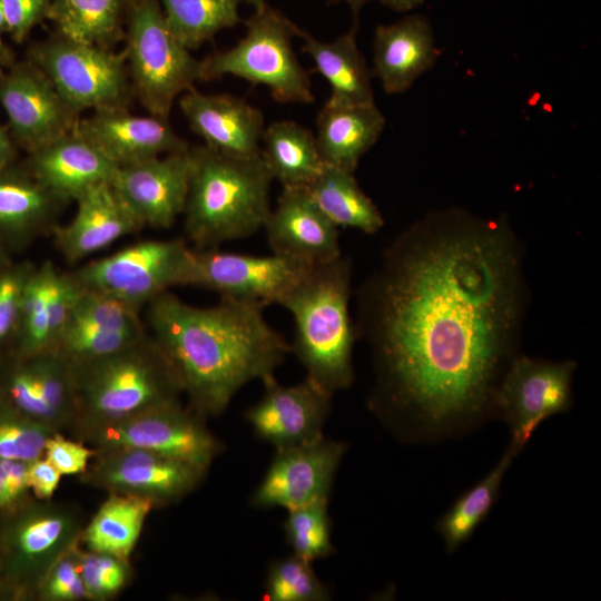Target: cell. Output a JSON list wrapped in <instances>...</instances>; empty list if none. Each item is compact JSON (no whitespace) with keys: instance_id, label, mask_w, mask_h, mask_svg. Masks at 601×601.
<instances>
[{"instance_id":"obj_1","label":"cell","mask_w":601,"mask_h":601,"mask_svg":"<svg viewBox=\"0 0 601 601\" xmlns=\"http://www.w3.org/2000/svg\"><path fill=\"white\" fill-rule=\"evenodd\" d=\"M357 300L375 372L370 408L391 428L441 435L494 414L528 303L523 247L505 217L427 214L387 246Z\"/></svg>"},{"instance_id":"obj_2","label":"cell","mask_w":601,"mask_h":601,"mask_svg":"<svg viewBox=\"0 0 601 601\" xmlns=\"http://www.w3.org/2000/svg\"><path fill=\"white\" fill-rule=\"evenodd\" d=\"M264 308L227 297L198 307L168 292L149 303V334L175 370L189 407L204 418L221 414L249 382L275 376L292 353Z\"/></svg>"},{"instance_id":"obj_3","label":"cell","mask_w":601,"mask_h":601,"mask_svg":"<svg viewBox=\"0 0 601 601\" xmlns=\"http://www.w3.org/2000/svg\"><path fill=\"white\" fill-rule=\"evenodd\" d=\"M191 170L184 228L196 249L249 237L264 228L274 180L262 155L238 157L204 145L189 148Z\"/></svg>"},{"instance_id":"obj_4","label":"cell","mask_w":601,"mask_h":601,"mask_svg":"<svg viewBox=\"0 0 601 601\" xmlns=\"http://www.w3.org/2000/svg\"><path fill=\"white\" fill-rule=\"evenodd\" d=\"M71 370L72 437L180 402L183 388L176 372L148 332L116 353L71 365Z\"/></svg>"},{"instance_id":"obj_5","label":"cell","mask_w":601,"mask_h":601,"mask_svg":"<svg viewBox=\"0 0 601 601\" xmlns=\"http://www.w3.org/2000/svg\"><path fill=\"white\" fill-rule=\"evenodd\" d=\"M352 273L351 258L344 255L315 265L282 304L295 323L292 353L306 376L331 394L348 388L354 380L358 337L349 314Z\"/></svg>"},{"instance_id":"obj_6","label":"cell","mask_w":601,"mask_h":601,"mask_svg":"<svg viewBox=\"0 0 601 601\" xmlns=\"http://www.w3.org/2000/svg\"><path fill=\"white\" fill-rule=\"evenodd\" d=\"M134 96L149 115L168 119L177 96L203 80V63L170 31L158 0H130L125 26Z\"/></svg>"},{"instance_id":"obj_7","label":"cell","mask_w":601,"mask_h":601,"mask_svg":"<svg viewBox=\"0 0 601 601\" xmlns=\"http://www.w3.org/2000/svg\"><path fill=\"white\" fill-rule=\"evenodd\" d=\"M245 27L246 33L236 46L201 60L203 80L231 75L266 86L278 102L312 104L311 76L292 43L296 24L266 3L255 10Z\"/></svg>"},{"instance_id":"obj_8","label":"cell","mask_w":601,"mask_h":601,"mask_svg":"<svg viewBox=\"0 0 601 601\" xmlns=\"http://www.w3.org/2000/svg\"><path fill=\"white\" fill-rule=\"evenodd\" d=\"M85 524L77 508L32 497L0 515V564L10 600H33L50 568L79 544Z\"/></svg>"},{"instance_id":"obj_9","label":"cell","mask_w":601,"mask_h":601,"mask_svg":"<svg viewBox=\"0 0 601 601\" xmlns=\"http://www.w3.org/2000/svg\"><path fill=\"white\" fill-rule=\"evenodd\" d=\"M26 59L47 75L78 115L86 109H129L135 97L124 51L115 52L56 31L30 45Z\"/></svg>"},{"instance_id":"obj_10","label":"cell","mask_w":601,"mask_h":601,"mask_svg":"<svg viewBox=\"0 0 601 601\" xmlns=\"http://www.w3.org/2000/svg\"><path fill=\"white\" fill-rule=\"evenodd\" d=\"M190 248L183 239L142 240L71 272L77 283L136 308L183 285Z\"/></svg>"},{"instance_id":"obj_11","label":"cell","mask_w":601,"mask_h":601,"mask_svg":"<svg viewBox=\"0 0 601 601\" xmlns=\"http://www.w3.org/2000/svg\"><path fill=\"white\" fill-rule=\"evenodd\" d=\"M206 418L190 407L169 404L80 434L95 449L137 447L209 470L225 444L213 434Z\"/></svg>"},{"instance_id":"obj_12","label":"cell","mask_w":601,"mask_h":601,"mask_svg":"<svg viewBox=\"0 0 601 601\" xmlns=\"http://www.w3.org/2000/svg\"><path fill=\"white\" fill-rule=\"evenodd\" d=\"M315 265L272 253L257 256L216 248L190 249L184 286L191 285L220 297L282 306L287 296Z\"/></svg>"},{"instance_id":"obj_13","label":"cell","mask_w":601,"mask_h":601,"mask_svg":"<svg viewBox=\"0 0 601 601\" xmlns=\"http://www.w3.org/2000/svg\"><path fill=\"white\" fill-rule=\"evenodd\" d=\"M575 368L571 359L513 358L494 400V414L508 424L511 444L522 451L543 421L571 408Z\"/></svg>"},{"instance_id":"obj_14","label":"cell","mask_w":601,"mask_h":601,"mask_svg":"<svg viewBox=\"0 0 601 601\" xmlns=\"http://www.w3.org/2000/svg\"><path fill=\"white\" fill-rule=\"evenodd\" d=\"M95 449V447H93ZM79 480L108 493L148 499L157 508L174 504L194 492L208 470L137 447L95 449Z\"/></svg>"},{"instance_id":"obj_15","label":"cell","mask_w":601,"mask_h":601,"mask_svg":"<svg viewBox=\"0 0 601 601\" xmlns=\"http://www.w3.org/2000/svg\"><path fill=\"white\" fill-rule=\"evenodd\" d=\"M0 105L11 138L27 152L71 131L79 119L47 75L28 59L0 73Z\"/></svg>"},{"instance_id":"obj_16","label":"cell","mask_w":601,"mask_h":601,"mask_svg":"<svg viewBox=\"0 0 601 601\" xmlns=\"http://www.w3.org/2000/svg\"><path fill=\"white\" fill-rule=\"evenodd\" d=\"M0 398L55 432L69 431L76 413L71 365L56 349L11 354L0 372Z\"/></svg>"},{"instance_id":"obj_17","label":"cell","mask_w":601,"mask_h":601,"mask_svg":"<svg viewBox=\"0 0 601 601\" xmlns=\"http://www.w3.org/2000/svg\"><path fill=\"white\" fill-rule=\"evenodd\" d=\"M346 444L325 436L313 443L276 450L250 503L258 509L292 510L328 501Z\"/></svg>"},{"instance_id":"obj_18","label":"cell","mask_w":601,"mask_h":601,"mask_svg":"<svg viewBox=\"0 0 601 601\" xmlns=\"http://www.w3.org/2000/svg\"><path fill=\"white\" fill-rule=\"evenodd\" d=\"M263 384V396L245 412L258 439L283 450L324 437L333 394L307 376L288 386L280 385L275 376Z\"/></svg>"},{"instance_id":"obj_19","label":"cell","mask_w":601,"mask_h":601,"mask_svg":"<svg viewBox=\"0 0 601 601\" xmlns=\"http://www.w3.org/2000/svg\"><path fill=\"white\" fill-rule=\"evenodd\" d=\"M190 170L188 149L120 166L110 184L144 227L169 228L184 213Z\"/></svg>"},{"instance_id":"obj_20","label":"cell","mask_w":601,"mask_h":601,"mask_svg":"<svg viewBox=\"0 0 601 601\" xmlns=\"http://www.w3.org/2000/svg\"><path fill=\"white\" fill-rule=\"evenodd\" d=\"M73 130L118 167L189 149L168 119L135 116L129 109H99Z\"/></svg>"},{"instance_id":"obj_21","label":"cell","mask_w":601,"mask_h":601,"mask_svg":"<svg viewBox=\"0 0 601 601\" xmlns=\"http://www.w3.org/2000/svg\"><path fill=\"white\" fill-rule=\"evenodd\" d=\"M263 229L272 253L282 257L318 265L342 255L338 227L303 187H283Z\"/></svg>"},{"instance_id":"obj_22","label":"cell","mask_w":601,"mask_h":601,"mask_svg":"<svg viewBox=\"0 0 601 601\" xmlns=\"http://www.w3.org/2000/svg\"><path fill=\"white\" fill-rule=\"evenodd\" d=\"M178 104L206 146L238 157L260 155L265 120L258 108L231 95H207L196 88L184 92Z\"/></svg>"},{"instance_id":"obj_23","label":"cell","mask_w":601,"mask_h":601,"mask_svg":"<svg viewBox=\"0 0 601 601\" xmlns=\"http://www.w3.org/2000/svg\"><path fill=\"white\" fill-rule=\"evenodd\" d=\"M73 218L52 234L63 258L78 263L144 226L110 181L95 185L77 200Z\"/></svg>"},{"instance_id":"obj_24","label":"cell","mask_w":601,"mask_h":601,"mask_svg":"<svg viewBox=\"0 0 601 601\" xmlns=\"http://www.w3.org/2000/svg\"><path fill=\"white\" fill-rule=\"evenodd\" d=\"M440 56L432 26L421 14H410L376 27L373 38V76L388 95L403 93Z\"/></svg>"},{"instance_id":"obj_25","label":"cell","mask_w":601,"mask_h":601,"mask_svg":"<svg viewBox=\"0 0 601 601\" xmlns=\"http://www.w3.org/2000/svg\"><path fill=\"white\" fill-rule=\"evenodd\" d=\"M21 166L41 185L70 201L95 185L110 181L118 168L73 129L28 152Z\"/></svg>"},{"instance_id":"obj_26","label":"cell","mask_w":601,"mask_h":601,"mask_svg":"<svg viewBox=\"0 0 601 601\" xmlns=\"http://www.w3.org/2000/svg\"><path fill=\"white\" fill-rule=\"evenodd\" d=\"M69 201L37 181L21 165L0 169V239L22 246L52 233Z\"/></svg>"},{"instance_id":"obj_27","label":"cell","mask_w":601,"mask_h":601,"mask_svg":"<svg viewBox=\"0 0 601 601\" xmlns=\"http://www.w3.org/2000/svg\"><path fill=\"white\" fill-rule=\"evenodd\" d=\"M375 102L344 105L326 101L316 119V147L324 165L354 173L385 127Z\"/></svg>"},{"instance_id":"obj_28","label":"cell","mask_w":601,"mask_h":601,"mask_svg":"<svg viewBox=\"0 0 601 601\" xmlns=\"http://www.w3.org/2000/svg\"><path fill=\"white\" fill-rule=\"evenodd\" d=\"M356 28L333 41H322L295 27V36L303 39V51L314 61L315 69L327 80L331 102L344 105L371 104L373 71L362 55L355 38Z\"/></svg>"},{"instance_id":"obj_29","label":"cell","mask_w":601,"mask_h":601,"mask_svg":"<svg viewBox=\"0 0 601 601\" xmlns=\"http://www.w3.org/2000/svg\"><path fill=\"white\" fill-rule=\"evenodd\" d=\"M157 508L148 499L110 492L83 526L82 549L129 561L149 513Z\"/></svg>"},{"instance_id":"obj_30","label":"cell","mask_w":601,"mask_h":601,"mask_svg":"<svg viewBox=\"0 0 601 601\" xmlns=\"http://www.w3.org/2000/svg\"><path fill=\"white\" fill-rule=\"evenodd\" d=\"M260 155L283 187H307L324 166L313 132L292 120L265 127Z\"/></svg>"},{"instance_id":"obj_31","label":"cell","mask_w":601,"mask_h":601,"mask_svg":"<svg viewBox=\"0 0 601 601\" xmlns=\"http://www.w3.org/2000/svg\"><path fill=\"white\" fill-rule=\"evenodd\" d=\"M305 188L318 208L338 228H353L373 235L384 225L381 211L359 187L354 173L324 165Z\"/></svg>"},{"instance_id":"obj_32","label":"cell","mask_w":601,"mask_h":601,"mask_svg":"<svg viewBox=\"0 0 601 601\" xmlns=\"http://www.w3.org/2000/svg\"><path fill=\"white\" fill-rule=\"evenodd\" d=\"M130 0H51L48 19L71 39L111 49L125 38Z\"/></svg>"},{"instance_id":"obj_33","label":"cell","mask_w":601,"mask_h":601,"mask_svg":"<svg viewBox=\"0 0 601 601\" xmlns=\"http://www.w3.org/2000/svg\"><path fill=\"white\" fill-rule=\"evenodd\" d=\"M521 452L510 443L495 466L463 493L436 524L447 552H454L474 533L496 501L503 477Z\"/></svg>"},{"instance_id":"obj_34","label":"cell","mask_w":601,"mask_h":601,"mask_svg":"<svg viewBox=\"0 0 601 601\" xmlns=\"http://www.w3.org/2000/svg\"><path fill=\"white\" fill-rule=\"evenodd\" d=\"M177 40L196 50L219 31L240 22L242 0H158Z\"/></svg>"},{"instance_id":"obj_35","label":"cell","mask_w":601,"mask_h":601,"mask_svg":"<svg viewBox=\"0 0 601 601\" xmlns=\"http://www.w3.org/2000/svg\"><path fill=\"white\" fill-rule=\"evenodd\" d=\"M46 260L33 266L27 280L17 333L12 341V355L29 356L53 349L56 335L52 329L49 303V279L52 266Z\"/></svg>"},{"instance_id":"obj_36","label":"cell","mask_w":601,"mask_h":601,"mask_svg":"<svg viewBox=\"0 0 601 601\" xmlns=\"http://www.w3.org/2000/svg\"><path fill=\"white\" fill-rule=\"evenodd\" d=\"M146 333L145 328L112 329L70 317L53 349L71 365H77L116 353Z\"/></svg>"},{"instance_id":"obj_37","label":"cell","mask_w":601,"mask_h":601,"mask_svg":"<svg viewBox=\"0 0 601 601\" xmlns=\"http://www.w3.org/2000/svg\"><path fill=\"white\" fill-rule=\"evenodd\" d=\"M285 540L294 555L313 563L335 552L328 501H318L287 511L283 524Z\"/></svg>"},{"instance_id":"obj_38","label":"cell","mask_w":601,"mask_h":601,"mask_svg":"<svg viewBox=\"0 0 601 601\" xmlns=\"http://www.w3.org/2000/svg\"><path fill=\"white\" fill-rule=\"evenodd\" d=\"M260 597L265 601H326L331 593L312 563L292 554L269 564Z\"/></svg>"},{"instance_id":"obj_39","label":"cell","mask_w":601,"mask_h":601,"mask_svg":"<svg viewBox=\"0 0 601 601\" xmlns=\"http://www.w3.org/2000/svg\"><path fill=\"white\" fill-rule=\"evenodd\" d=\"M53 433L0 398V460L30 462L38 459Z\"/></svg>"},{"instance_id":"obj_40","label":"cell","mask_w":601,"mask_h":601,"mask_svg":"<svg viewBox=\"0 0 601 601\" xmlns=\"http://www.w3.org/2000/svg\"><path fill=\"white\" fill-rule=\"evenodd\" d=\"M78 566L88 601H107L117 597L130 582L132 568L129 561L107 553L76 548Z\"/></svg>"},{"instance_id":"obj_41","label":"cell","mask_w":601,"mask_h":601,"mask_svg":"<svg viewBox=\"0 0 601 601\" xmlns=\"http://www.w3.org/2000/svg\"><path fill=\"white\" fill-rule=\"evenodd\" d=\"M76 545L61 556L38 584L33 600L37 601H88L82 582Z\"/></svg>"},{"instance_id":"obj_42","label":"cell","mask_w":601,"mask_h":601,"mask_svg":"<svg viewBox=\"0 0 601 601\" xmlns=\"http://www.w3.org/2000/svg\"><path fill=\"white\" fill-rule=\"evenodd\" d=\"M33 265H7L0 270V347L12 342L17 333L22 297Z\"/></svg>"},{"instance_id":"obj_43","label":"cell","mask_w":601,"mask_h":601,"mask_svg":"<svg viewBox=\"0 0 601 601\" xmlns=\"http://www.w3.org/2000/svg\"><path fill=\"white\" fill-rule=\"evenodd\" d=\"M95 453L96 450L83 442L56 432L47 440L43 456L61 475H80L87 470Z\"/></svg>"},{"instance_id":"obj_44","label":"cell","mask_w":601,"mask_h":601,"mask_svg":"<svg viewBox=\"0 0 601 601\" xmlns=\"http://www.w3.org/2000/svg\"><path fill=\"white\" fill-rule=\"evenodd\" d=\"M50 6L51 0H2L7 33L23 42L35 26L48 19Z\"/></svg>"},{"instance_id":"obj_45","label":"cell","mask_w":601,"mask_h":601,"mask_svg":"<svg viewBox=\"0 0 601 601\" xmlns=\"http://www.w3.org/2000/svg\"><path fill=\"white\" fill-rule=\"evenodd\" d=\"M28 462L0 460V515L33 497L27 483Z\"/></svg>"},{"instance_id":"obj_46","label":"cell","mask_w":601,"mask_h":601,"mask_svg":"<svg viewBox=\"0 0 601 601\" xmlns=\"http://www.w3.org/2000/svg\"><path fill=\"white\" fill-rule=\"evenodd\" d=\"M61 476V473L43 455L28 462L27 483L35 499L51 500Z\"/></svg>"},{"instance_id":"obj_47","label":"cell","mask_w":601,"mask_h":601,"mask_svg":"<svg viewBox=\"0 0 601 601\" xmlns=\"http://www.w3.org/2000/svg\"><path fill=\"white\" fill-rule=\"evenodd\" d=\"M17 148L10 132L0 126V169L14 162L18 154Z\"/></svg>"},{"instance_id":"obj_48","label":"cell","mask_w":601,"mask_h":601,"mask_svg":"<svg viewBox=\"0 0 601 601\" xmlns=\"http://www.w3.org/2000/svg\"><path fill=\"white\" fill-rule=\"evenodd\" d=\"M424 0H380V2L397 12H406L421 6Z\"/></svg>"},{"instance_id":"obj_49","label":"cell","mask_w":601,"mask_h":601,"mask_svg":"<svg viewBox=\"0 0 601 601\" xmlns=\"http://www.w3.org/2000/svg\"><path fill=\"white\" fill-rule=\"evenodd\" d=\"M14 52L0 37V73L16 62Z\"/></svg>"},{"instance_id":"obj_50","label":"cell","mask_w":601,"mask_h":601,"mask_svg":"<svg viewBox=\"0 0 601 601\" xmlns=\"http://www.w3.org/2000/svg\"><path fill=\"white\" fill-rule=\"evenodd\" d=\"M346 2L348 3V6L351 8V11L353 13V17H354V27L353 28H356V26L358 23V14H359L363 6L365 4L366 0H346Z\"/></svg>"},{"instance_id":"obj_51","label":"cell","mask_w":601,"mask_h":601,"mask_svg":"<svg viewBox=\"0 0 601 601\" xmlns=\"http://www.w3.org/2000/svg\"><path fill=\"white\" fill-rule=\"evenodd\" d=\"M0 600H10V594L4 582L1 564H0Z\"/></svg>"},{"instance_id":"obj_52","label":"cell","mask_w":601,"mask_h":601,"mask_svg":"<svg viewBox=\"0 0 601 601\" xmlns=\"http://www.w3.org/2000/svg\"><path fill=\"white\" fill-rule=\"evenodd\" d=\"M242 1H244L247 4L254 7L255 10L260 9L262 7H264L267 3L266 0H242Z\"/></svg>"},{"instance_id":"obj_53","label":"cell","mask_w":601,"mask_h":601,"mask_svg":"<svg viewBox=\"0 0 601 601\" xmlns=\"http://www.w3.org/2000/svg\"><path fill=\"white\" fill-rule=\"evenodd\" d=\"M7 32L6 22L3 17L2 0H0V37L2 33Z\"/></svg>"},{"instance_id":"obj_54","label":"cell","mask_w":601,"mask_h":601,"mask_svg":"<svg viewBox=\"0 0 601 601\" xmlns=\"http://www.w3.org/2000/svg\"><path fill=\"white\" fill-rule=\"evenodd\" d=\"M8 260L3 254V250L0 246V270L7 265Z\"/></svg>"},{"instance_id":"obj_55","label":"cell","mask_w":601,"mask_h":601,"mask_svg":"<svg viewBox=\"0 0 601 601\" xmlns=\"http://www.w3.org/2000/svg\"><path fill=\"white\" fill-rule=\"evenodd\" d=\"M333 1H339V0H333Z\"/></svg>"}]
</instances>
